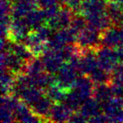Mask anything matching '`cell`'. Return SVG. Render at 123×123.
<instances>
[{"label": "cell", "instance_id": "6da1fadb", "mask_svg": "<svg viewBox=\"0 0 123 123\" xmlns=\"http://www.w3.org/2000/svg\"><path fill=\"white\" fill-rule=\"evenodd\" d=\"M76 44L81 50L98 49L101 46V32L87 25L79 33Z\"/></svg>", "mask_w": 123, "mask_h": 123}, {"label": "cell", "instance_id": "7a4b0ae2", "mask_svg": "<svg viewBox=\"0 0 123 123\" xmlns=\"http://www.w3.org/2000/svg\"><path fill=\"white\" fill-rule=\"evenodd\" d=\"M115 49L116 48L104 46H99L98 49H96V55L99 67L111 74L120 62L117 51Z\"/></svg>", "mask_w": 123, "mask_h": 123}, {"label": "cell", "instance_id": "3957f363", "mask_svg": "<svg viewBox=\"0 0 123 123\" xmlns=\"http://www.w3.org/2000/svg\"><path fill=\"white\" fill-rule=\"evenodd\" d=\"M78 74H79V72L66 62L55 74L56 83L62 89L70 91L74 87V83L78 78Z\"/></svg>", "mask_w": 123, "mask_h": 123}, {"label": "cell", "instance_id": "277c9868", "mask_svg": "<svg viewBox=\"0 0 123 123\" xmlns=\"http://www.w3.org/2000/svg\"><path fill=\"white\" fill-rule=\"evenodd\" d=\"M26 62L12 51H2L1 53V68H7L15 75L24 74Z\"/></svg>", "mask_w": 123, "mask_h": 123}, {"label": "cell", "instance_id": "5b68a950", "mask_svg": "<svg viewBox=\"0 0 123 123\" xmlns=\"http://www.w3.org/2000/svg\"><path fill=\"white\" fill-rule=\"evenodd\" d=\"M41 57L44 64L45 70L52 74H56L65 62L59 50L56 51L47 48V50L41 55Z\"/></svg>", "mask_w": 123, "mask_h": 123}, {"label": "cell", "instance_id": "8992f818", "mask_svg": "<svg viewBox=\"0 0 123 123\" xmlns=\"http://www.w3.org/2000/svg\"><path fill=\"white\" fill-rule=\"evenodd\" d=\"M31 31V29L26 24L24 18L13 19L9 25L8 40L14 42H23Z\"/></svg>", "mask_w": 123, "mask_h": 123}, {"label": "cell", "instance_id": "52a82bcc", "mask_svg": "<svg viewBox=\"0 0 123 123\" xmlns=\"http://www.w3.org/2000/svg\"><path fill=\"white\" fill-rule=\"evenodd\" d=\"M74 13L67 6H61L59 12L51 19H48L46 24L54 31L70 26Z\"/></svg>", "mask_w": 123, "mask_h": 123}, {"label": "cell", "instance_id": "ba28073f", "mask_svg": "<svg viewBox=\"0 0 123 123\" xmlns=\"http://www.w3.org/2000/svg\"><path fill=\"white\" fill-rule=\"evenodd\" d=\"M98 67H99V62H98L97 55H96V50H81L79 74L89 75Z\"/></svg>", "mask_w": 123, "mask_h": 123}, {"label": "cell", "instance_id": "9c48e42d", "mask_svg": "<svg viewBox=\"0 0 123 123\" xmlns=\"http://www.w3.org/2000/svg\"><path fill=\"white\" fill-rule=\"evenodd\" d=\"M94 88V83L92 81V79L88 75L80 74V76H78L72 89L77 93L78 95L84 102L86 99L93 96Z\"/></svg>", "mask_w": 123, "mask_h": 123}, {"label": "cell", "instance_id": "30bf717a", "mask_svg": "<svg viewBox=\"0 0 123 123\" xmlns=\"http://www.w3.org/2000/svg\"><path fill=\"white\" fill-rule=\"evenodd\" d=\"M14 113V117H15V122L36 123L43 121L42 119L35 114L31 109V107L22 100L19 101Z\"/></svg>", "mask_w": 123, "mask_h": 123}, {"label": "cell", "instance_id": "8fae6325", "mask_svg": "<svg viewBox=\"0 0 123 123\" xmlns=\"http://www.w3.org/2000/svg\"><path fill=\"white\" fill-rule=\"evenodd\" d=\"M121 28L111 25L101 32V46L111 48H117L121 46Z\"/></svg>", "mask_w": 123, "mask_h": 123}, {"label": "cell", "instance_id": "7c38bea8", "mask_svg": "<svg viewBox=\"0 0 123 123\" xmlns=\"http://www.w3.org/2000/svg\"><path fill=\"white\" fill-rule=\"evenodd\" d=\"M74 111L63 102L54 103L50 111L49 122H67Z\"/></svg>", "mask_w": 123, "mask_h": 123}, {"label": "cell", "instance_id": "4fadbf2b", "mask_svg": "<svg viewBox=\"0 0 123 123\" xmlns=\"http://www.w3.org/2000/svg\"><path fill=\"white\" fill-rule=\"evenodd\" d=\"M108 0H83L81 14L87 17L93 14L105 13Z\"/></svg>", "mask_w": 123, "mask_h": 123}, {"label": "cell", "instance_id": "5bb4252c", "mask_svg": "<svg viewBox=\"0 0 123 123\" xmlns=\"http://www.w3.org/2000/svg\"><path fill=\"white\" fill-rule=\"evenodd\" d=\"M39 8L36 0H17L13 4L12 18L19 19L24 18L31 10Z\"/></svg>", "mask_w": 123, "mask_h": 123}, {"label": "cell", "instance_id": "9a60e30c", "mask_svg": "<svg viewBox=\"0 0 123 123\" xmlns=\"http://www.w3.org/2000/svg\"><path fill=\"white\" fill-rule=\"evenodd\" d=\"M53 104H54V102L49 97L44 95L37 102L35 103L31 107V109L32 110V111L35 114L37 115L39 117H41L43 121L49 122L50 111H51Z\"/></svg>", "mask_w": 123, "mask_h": 123}, {"label": "cell", "instance_id": "2e32d148", "mask_svg": "<svg viewBox=\"0 0 123 123\" xmlns=\"http://www.w3.org/2000/svg\"><path fill=\"white\" fill-rule=\"evenodd\" d=\"M79 111L86 118L88 121L94 116L103 112L102 105L94 97L86 99L80 106Z\"/></svg>", "mask_w": 123, "mask_h": 123}, {"label": "cell", "instance_id": "e0dca14e", "mask_svg": "<svg viewBox=\"0 0 123 123\" xmlns=\"http://www.w3.org/2000/svg\"><path fill=\"white\" fill-rule=\"evenodd\" d=\"M85 18L87 19L88 25L98 30L100 32H102L105 29L113 25L112 22L110 19V18L108 17L106 13L93 14V15L87 16Z\"/></svg>", "mask_w": 123, "mask_h": 123}, {"label": "cell", "instance_id": "ac0fdd59", "mask_svg": "<svg viewBox=\"0 0 123 123\" xmlns=\"http://www.w3.org/2000/svg\"><path fill=\"white\" fill-rule=\"evenodd\" d=\"M44 95H46L45 90L36 87H31L22 91L18 97L22 101H24L26 105H28L30 107H31Z\"/></svg>", "mask_w": 123, "mask_h": 123}, {"label": "cell", "instance_id": "d6986e66", "mask_svg": "<svg viewBox=\"0 0 123 123\" xmlns=\"http://www.w3.org/2000/svg\"><path fill=\"white\" fill-rule=\"evenodd\" d=\"M105 13L111 20L113 25L120 27L123 17V6L114 1L108 0Z\"/></svg>", "mask_w": 123, "mask_h": 123}, {"label": "cell", "instance_id": "ffe728a7", "mask_svg": "<svg viewBox=\"0 0 123 123\" xmlns=\"http://www.w3.org/2000/svg\"><path fill=\"white\" fill-rule=\"evenodd\" d=\"M16 75L7 68H1V88L2 95L12 94L15 84Z\"/></svg>", "mask_w": 123, "mask_h": 123}, {"label": "cell", "instance_id": "44dd1931", "mask_svg": "<svg viewBox=\"0 0 123 123\" xmlns=\"http://www.w3.org/2000/svg\"><path fill=\"white\" fill-rule=\"evenodd\" d=\"M26 24L30 26L31 30L36 29V27L41 25L46 24V19L44 15L42 9H34L29 12L24 17Z\"/></svg>", "mask_w": 123, "mask_h": 123}, {"label": "cell", "instance_id": "7402d4cb", "mask_svg": "<svg viewBox=\"0 0 123 123\" xmlns=\"http://www.w3.org/2000/svg\"><path fill=\"white\" fill-rule=\"evenodd\" d=\"M68 93V91L62 89L56 83L51 84L49 87L45 89L46 95L47 97H49L54 103L63 102Z\"/></svg>", "mask_w": 123, "mask_h": 123}, {"label": "cell", "instance_id": "603a6c76", "mask_svg": "<svg viewBox=\"0 0 123 123\" xmlns=\"http://www.w3.org/2000/svg\"><path fill=\"white\" fill-rule=\"evenodd\" d=\"M33 84L36 88H39L43 90L49 87L51 84L56 83V76L55 74H50L46 72V70L41 72V74H37L36 76H33Z\"/></svg>", "mask_w": 123, "mask_h": 123}, {"label": "cell", "instance_id": "cb8c5ba5", "mask_svg": "<svg viewBox=\"0 0 123 123\" xmlns=\"http://www.w3.org/2000/svg\"><path fill=\"white\" fill-rule=\"evenodd\" d=\"M93 97L99 103H101V105L109 100L111 97H113L110 84L105 83V84H94Z\"/></svg>", "mask_w": 123, "mask_h": 123}, {"label": "cell", "instance_id": "d4e9b609", "mask_svg": "<svg viewBox=\"0 0 123 123\" xmlns=\"http://www.w3.org/2000/svg\"><path fill=\"white\" fill-rule=\"evenodd\" d=\"M45 71V67L41 56H34L32 59L28 61L25 67L24 74L29 76H36Z\"/></svg>", "mask_w": 123, "mask_h": 123}, {"label": "cell", "instance_id": "484cf974", "mask_svg": "<svg viewBox=\"0 0 123 123\" xmlns=\"http://www.w3.org/2000/svg\"><path fill=\"white\" fill-rule=\"evenodd\" d=\"M92 81L94 83V84H110L111 81V74L107 71H105V69H103L102 68L98 67L96 69H94L89 75H88Z\"/></svg>", "mask_w": 123, "mask_h": 123}, {"label": "cell", "instance_id": "4316f807", "mask_svg": "<svg viewBox=\"0 0 123 123\" xmlns=\"http://www.w3.org/2000/svg\"><path fill=\"white\" fill-rule=\"evenodd\" d=\"M63 103L67 106H68L74 112V111H79L80 106L84 103V101L81 99V98L78 95V94L74 89H71L70 91H68V93L66 95V98L64 99Z\"/></svg>", "mask_w": 123, "mask_h": 123}, {"label": "cell", "instance_id": "83f0119b", "mask_svg": "<svg viewBox=\"0 0 123 123\" xmlns=\"http://www.w3.org/2000/svg\"><path fill=\"white\" fill-rule=\"evenodd\" d=\"M88 25L86 18L82 14H74L71 21L70 27L79 33Z\"/></svg>", "mask_w": 123, "mask_h": 123}, {"label": "cell", "instance_id": "f1b7e54d", "mask_svg": "<svg viewBox=\"0 0 123 123\" xmlns=\"http://www.w3.org/2000/svg\"><path fill=\"white\" fill-rule=\"evenodd\" d=\"M1 115H0V119L2 123H10L15 122V117H14V113L11 109L8 108L7 106L1 105Z\"/></svg>", "mask_w": 123, "mask_h": 123}, {"label": "cell", "instance_id": "f546056e", "mask_svg": "<svg viewBox=\"0 0 123 123\" xmlns=\"http://www.w3.org/2000/svg\"><path fill=\"white\" fill-rule=\"evenodd\" d=\"M123 85V63L119 62L111 73V81Z\"/></svg>", "mask_w": 123, "mask_h": 123}, {"label": "cell", "instance_id": "4dcf8cb0", "mask_svg": "<svg viewBox=\"0 0 123 123\" xmlns=\"http://www.w3.org/2000/svg\"><path fill=\"white\" fill-rule=\"evenodd\" d=\"M13 4L10 0H1V15L12 16Z\"/></svg>", "mask_w": 123, "mask_h": 123}, {"label": "cell", "instance_id": "1f68e13d", "mask_svg": "<svg viewBox=\"0 0 123 123\" xmlns=\"http://www.w3.org/2000/svg\"><path fill=\"white\" fill-rule=\"evenodd\" d=\"M111 93L115 97H123V85L115 82L110 83Z\"/></svg>", "mask_w": 123, "mask_h": 123}, {"label": "cell", "instance_id": "d6a6232c", "mask_svg": "<svg viewBox=\"0 0 123 123\" xmlns=\"http://www.w3.org/2000/svg\"><path fill=\"white\" fill-rule=\"evenodd\" d=\"M86 118L79 112L78 111H74L73 112L72 116H71L70 119H69L68 122H74V123H80V122H87Z\"/></svg>", "mask_w": 123, "mask_h": 123}, {"label": "cell", "instance_id": "836d02e7", "mask_svg": "<svg viewBox=\"0 0 123 123\" xmlns=\"http://www.w3.org/2000/svg\"><path fill=\"white\" fill-rule=\"evenodd\" d=\"M89 122H94V123H103V122H110L109 118L107 117L104 112H101L100 114L94 116L91 119H89Z\"/></svg>", "mask_w": 123, "mask_h": 123}, {"label": "cell", "instance_id": "e575fe53", "mask_svg": "<svg viewBox=\"0 0 123 123\" xmlns=\"http://www.w3.org/2000/svg\"><path fill=\"white\" fill-rule=\"evenodd\" d=\"M37 4L39 5V8L41 9H46L50 6H52L54 4H57L58 0H36Z\"/></svg>", "mask_w": 123, "mask_h": 123}, {"label": "cell", "instance_id": "d590c367", "mask_svg": "<svg viewBox=\"0 0 123 123\" xmlns=\"http://www.w3.org/2000/svg\"><path fill=\"white\" fill-rule=\"evenodd\" d=\"M116 51H117L118 58H119V62L123 63V46H120L116 48Z\"/></svg>", "mask_w": 123, "mask_h": 123}, {"label": "cell", "instance_id": "8d00e7d4", "mask_svg": "<svg viewBox=\"0 0 123 123\" xmlns=\"http://www.w3.org/2000/svg\"><path fill=\"white\" fill-rule=\"evenodd\" d=\"M111 1H114V2L118 3V4H120L121 5L123 6V0H111Z\"/></svg>", "mask_w": 123, "mask_h": 123}, {"label": "cell", "instance_id": "74e56055", "mask_svg": "<svg viewBox=\"0 0 123 123\" xmlns=\"http://www.w3.org/2000/svg\"><path fill=\"white\" fill-rule=\"evenodd\" d=\"M120 27H123V17H122V19H121V25H120Z\"/></svg>", "mask_w": 123, "mask_h": 123}]
</instances>
